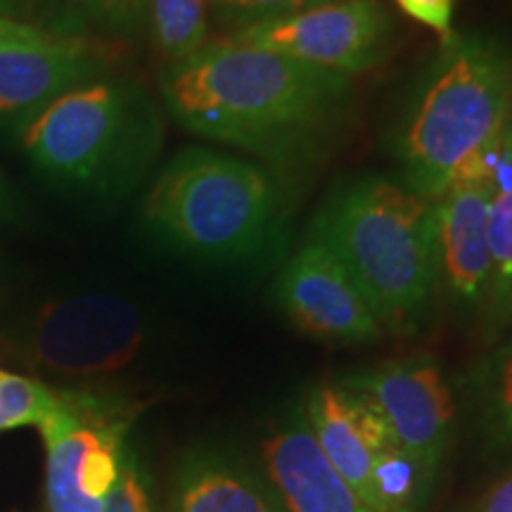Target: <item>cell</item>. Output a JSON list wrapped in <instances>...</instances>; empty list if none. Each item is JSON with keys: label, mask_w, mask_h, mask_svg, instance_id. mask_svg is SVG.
Wrapping results in <instances>:
<instances>
[{"label": "cell", "mask_w": 512, "mask_h": 512, "mask_svg": "<svg viewBox=\"0 0 512 512\" xmlns=\"http://www.w3.org/2000/svg\"><path fill=\"white\" fill-rule=\"evenodd\" d=\"M351 91L349 76L228 36L159 72L166 112L185 131L275 164L316 155L347 117Z\"/></svg>", "instance_id": "6da1fadb"}, {"label": "cell", "mask_w": 512, "mask_h": 512, "mask_svg": "<svg viewBox=\"0 0 512 512\" xmlns=\"http://www.w3.org/2000/svg\"><path fill=\"white\" fill-rule=\"evenodd\" d=\"M512 55L484 31H453L415 81L396 119L389 150L403 183L437 200L470 159L508 124Z\"/></svg>", "instance_id": "7a4b0ae2"}, {"label": "cell", "mask_w": 512, "mask_h": 512, "mask_svg": "<svg viewBox=\"0 0 512 512\" xmlns=\"http://www.w3.org/2000/svg\"><path fill=\"white\" fill-rule=\"evenodd\" d=\"M309 235L347 268L382 330L408 328L437 297L434 200L403 181L358 176L337 185Z\"/></svg>", "instance_id": "3957f363"}, {"label": "cell", "mask_w": 512, "mask_h": 512, "mask_svg": "<svg viewBox=\"0 0 512 512\" xmlns=\"http://www.w3.org/2000/svg\"><path fill=\"white\" fill-rule=\"evenodd\" d=\"M17 138L31 169L50 185L112 200L152 169L164 124L143 83L107 72L50 102Z\"/></svg>", "instance_id": "277c9868"}, {"label": "cell", "mask_w": 512, "mask_h": 512, "mask_svg": "<svg viewBox=\"0 0 512 512\" xmlns=\"http://www.w3.org/2000/svg\"><path fill=\"white\" fill-rule=\"evenodd\" d=\"M280 207V188L264 166L209 147H188L152 181L143 200V226L192 259L235 264L268 247Z\"/></svg>", "instance_id": "5b68a950"}, {"label": "cell", "mask_w": 512, "mask_h": 512, "mask_svg": "<svg viewBox=\"0 0 512 512\" xmlns=\"http://www.w3.org/2000/svg\"><path fill=\"white\" fill-rule=\"evenodd\" d=\"M136 408L119 396L57 389L38 425L46 446L50 512H102L119 482Z\"/></svg>", "instance_id": "8992f818"}, {"label": "cell", "mask_w": 512, "mask_h": 512, "mask_svg": "<svg viewBox=\"0 0 512 512\" xmlns=\"http://www.w3.org/2000/svg\"><path fill=\"white\" fill-rule=\"evenodd\" d=\"M143 342L140 311L128 299L105 292L46 302L24 332L31 363L64 377L119 373L140 354Z\"/></svg>", "instance_id": "52a82bcc"}, {"label": "cell", "mask_w": 512, "mask_h": 512, "mask_svg": "<svg viewBox=\"0 0 512 512\" xmlns=\"http://www.w3.org/2000/svg\"><path fill=\"white\" fill-rule=\"evenodd\" d=\"M373 408L396 446L432 486L456 432V394L432 356H408L342 377Z\"/></svg>", "instance_id": "ba28073f"}, {"label": "cell", "mask_w": 512, "mask_h": 512, "mask_svg": "<svg viewBox=\"0 0 512 512\" xmlns=\"http://www.w3.org/2000/svg\"><path fill=\"white\" fill-rule=\"evenodd\" d=\"M226 36L354 79L384 60L394 36V19L380 0H330L299 15Z\"/></svg>", "instance_id": "9c48e42d"}, {"label": "cell", "mask_w": 512, "mask_h": 512, "mask_svg": "<svg viewBox=\"0 0 512 512\" xmlns=\"http://www.w3.org/2000/svg\"><path fill=\"white\" fill-rule=\"evenodd\" d=\"M273 302L294 328L323 342L358 347L384 335L356 280L313 235L275 275Z\"/></svg>", "instance_id": "30bf717a"}, {"label": "cell", "mask_w": 512, "mask_h": 512, "mask_svg": "<svg viewBox=\"0 0 512 512\" xmlns=\"http://www.w3.org/2000/svg\"><path fill=\"white\" fill-rule=\"evenodd\" d=\"M110 64V46L86 34L0 43V128L19 136L60 95L112 72Z\"/></svg>", "instance_id": "8fae6325"}, {"label": "cell", "mask_w": 512, "mask_h": 512, "mask_svg": "<svg viewBox=\"0 0 512 512\" xmlns=\"http://www.w3.org/2000/svg\"><path fill=\"white\" fill-rule=\"evenodd\" d=\"M491 183L456 178L434 200L437 294L463 316H482L489 292Z\"/></svg>", "instance_id": "7c38bea8"}, {"label": "cell", "mask_w": 512, "mask_h": 512, "mask_svg": "<svg viewBox=\"0 0 512 512\" xmlns=\"http://www.w3.org/2000/svg\"><path fill=\"white\" fill-rule=\"evenodd\" d=\"M304 415L337 475L377 512L373 465L377 453L394 441L373 408L339 382H325L306 396Z\"/></svg>", "instance_id": "4fadbf2b"}, {"label": "cell", "mask_w": 512, "mask_h": 512, "mask_svg": "<svg viewBox=\"0 0 512 512\" xmlns=\"http://www.w3.org/2000/svg\"><path fill=\"white\" fill-rule=\"evenodd\" d=\"M261 458L287 512H375L323 456L304 411L275 427Z\"/></svg>", "instance_id": "5bb4252c"}, {"label": "cell", "mask_w": 512, "mask_h": 512, "mask_svg": "<svg viewBox=\"0 0 512 512\" xmlns=\"http://www.w3.org/2000/svg\"><path fill=\"white\" fill-rule=\"evenodd\" d=\"M171 512H287L266 484L240 460L221 451H192L181 460Z\"/></svg>", "instance_id": "9a60e30c"}, {"label": "cell", "mask_w": 512, "mask_h": 512, "mask_svg": "<svg viewBox=\"0 0 512 512\" xmlns=\"http://www.w3.org/2000/svg\"><path fill=\"white\" fill-rule=\"evenodd\" d=\"M489 259V292L479 328L486 342L494 344L512 328V140L508 131L498 138L491 166Z\"/></svg>", "instance_id": "2e32d148"}, {"label": "cell", "mask_w": 512, "mask_h": 512, "mask_svg": "<svg viewBox=\"0 0 512 512\" xmlns=\"http://www.w3.org/2000/svg\"><path fill=\"white\" fill-rule=\"evenodd\" d=\"M465 401L491 451H512V328L467 370Z\"/></svg>", "instance_id": "e0dca14e"}, {"label": "cell", "mask_w": 512, "mask_h": 512, "mask_svg": "<svg viewBox=\"0 0 512 512\" xmlns=\"http://www.w3.org/2000/svg\"><path fill=\"white\" fill-rule=\"evenodd\" d=\"M209 3L211 0H150L145 29L164 64L185 60L209 41Z\"/></svg>", "instance_id": "ac0fdd59"}, {"label": "cell", "mask_w": 512, "mask_h": 512, "mask_svg": "<svg viewBox=\"0 0 512 512\" xmlns=\"http://www.w3.org/2000/svg\"><path fill=\"white\" fill-rule=\"evenodd\" d=\"M57 389L34 377L0 368V432L41 425L55 408Z\"/></svg>", "instance_id": "d6986e66"}, {"label": "cell", "mask_w": 512, "mask_h": 512, "mask_svg": "<svg viewBox=\"0 0 512 512\" xmlns=\"http://www.w3.org/2000/svg\"><path fill=\"white\" fill-rule=\"evenodd\" d=\"M323 3H330V0H211L209 15H214L216 22L228 29V34H233L254 24L299 15Z\"/></svg>", "instance_id": "ffe728a7"}, {"label": "cell", "mask_w": 512, "mask_h": 512, "mask_svg": "<svg viewBox=\"0 0 512 512\" xmlns=\"http://www.w3.org/2000/svg\"><path fill=\"white\" fill-rule=\"evenodd\" d=\"M83 27L124 38L145 31L150 0H72Z\"/></svg>", "instance_id": "44dd1931"}, {"label": "cell", "mask_w": 512, "mask_h": 512, "mask_svg": "<svg viewBox=\"0 0 512 512\" xmlns=\"http://www.w3.org/2000/svg\"><path fill=\"white\" fill-rule=\"evenodd\" d=\"M0 17L50 31V34H86L72 0H0Z\"/></svg>", "instance_id": "7402d4cb"}, {"label": "cell", "mask_w": 512, "mask_h": 512, "mask_svg": "<svg viewBox=\"0 0 512 512\" xmlns=\"http://www.w3.org/2000/svg\"><path fill=\"white\" fill-rule=\"evenodd\" d=\"M102 512H155L150 494V477L133 446L128 448L119 482Z\"/></svg>", "instance_id": "603a6c76"}, {"label": "cell", "mask_w": 512, "mask_h": 512, "mask_svg": "<svg viewBox=\"0 0 512 512\" xmlns=\"http://www.w3.org/2000/svg\"><path fill=\"white\" fill-rule=\"evenodd\" d=\"M403 15H408L422 27L437 31L441 38L453 34V10L456 0H394Z\"/></svg>", "instance_id": "cb8c5ba5"}, {"label": "cell", "mask_w": 512, "mask_h": 512, "mask_svg": "<svg viewBox=\"0 0 512 512\" xmlns=\"http://www.w3.org/2000/svg\"><path fill=\"white\" fill-rule=\"evenodd\" d=\"M27 223V204L8 176L0 171V230L19 228Z\"/></svg>", "instance_id": "d4e9b609"}, {"label": "cell", "mask_w": 512, "mask_h": 512, "mask_svg": "<svg viewBox=\"0 0 512 512\" xmlns=\"http://www.w3.org/2000/svg\"><path fill=\"white\" fill-rule=\"evenodd\" d=\"M470 512H512V472L491 486Z\"/></svg>", "instance_id": "484cf974"}, {"label": "cell", "mask_w": 512, "mask_h": 512, "mask_svg": "<svg viewBox=\"0 0 512 512\" xmlns=\"http://www.w3.org/2000/svg\"><path fill=\"white\" fill-rule=\"evenodd\" d=\"M22 275H19V266L10 259L8 254L0 252V309L8 306L19 290Z\"/></svg>", "instance_id": "4316f807"}, {"label": "cell", "mask_w": 512, "mask_h": 512, "mask_svg": "<svg viewBox=\"0 0 512 512\" xmlns=\"http://www.w3.org/2000/svg\"><path fill=\"white\" fill-rule=\"evenodd\" d=\"M53 36L50 31L29 27V24L12 22V19L0 17V43H15V41H41V38ZM62 36V34H60Z\"/></svg>", "instance_id": "83f0119b"}, {"label": "cell", "mask_w": 512, "mask_h": 512, "mask_svg": "<svg viewBox=\"0 0 512 512\" xmlns=\"http://www.w3.org/2000/svg\"><path fill=\"white\" fill-rule=\"evenodd\" d=\"M505 131H508V136L512 140V93H510V107H508V124H505Z\"/></svg>", "instance_id": "f1b7e54d"}]
</instances>
